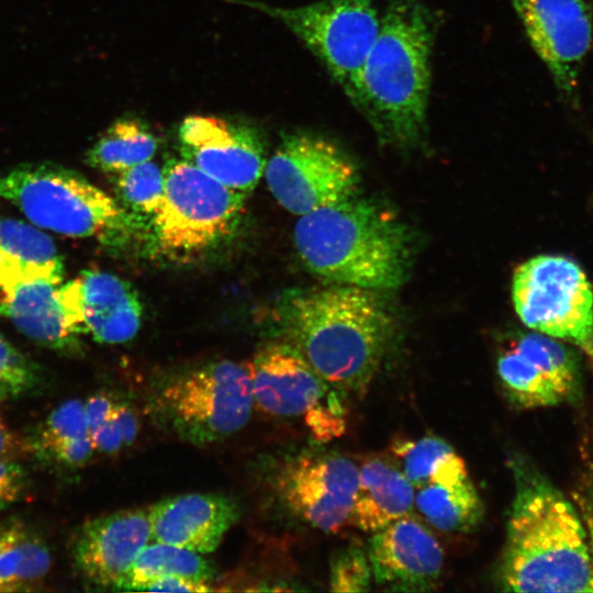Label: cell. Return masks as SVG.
<instances>
[{"instance_id": "cell-1", "label": "cell", "mask_w": 593, "mask_h": 593, "mask_svg": "<svg viewBox=\"0 0 593 593\" xmlns=\"http://www.w3.org/2000/svg\"><path fill=\"white\" fill-rule=\"evenodd\" d=\"M514 495L497 584L510 592H588L592 562L577 507L533 463L508 460Z\"/></svg>"}, {"instance_id": "cell-2", "label": "cell", "mask_w": 593, "mask_h": 593, "mask_svg": "<svg viewBox=\"0 0 593 593\" xmlns=\"http://www.w3.org/2000/svg\"><path fill=\"white\" fill-rule=\"evenodd\" d=\"M434 23L419 0H385L378 37L345 91L383 145H421L427 131Z\"/></svg>"}, {"instance_id": "cell-3", "label": "cell", "mask_w": 593, "mask_h": 593, "mask_svg": "<svg viewBox=\"0 0 593 593\" xmlns=\"http://www.w3.org/2000/svg\"><path fill=\"white\" fill-rule=\"evenodd\" d=\"M290 345L332 387L363 395L393 333L376 291L335 286L292 295L284 306Z\"/></svg>"}, {"instance_id": "cell-4", "label": "cell", "mask_w": 593, "mask_h": 593, "mask_svg": "<svg viewBox=\"0 0 593 593\" xmlns=\"http://www.w3.org/2000/svg\"><path fill=\"white\" fill-rule=\"evenodd\" d=\"M293 240L302 261L315 275L372 291L402 286L412 262L406 225L357 194L301 215Z\"/></svg>"}, {"instance_id": "cell-5", "label": "cell", "mask_w": 593, "mask_h": 593, "mask_svg": "<svg viewBox=\"0 0 593 593\" xmlns=\"http://www.w3.org/2000/svg\"><path fill=\"white\" fill-rule=\"evenodd\" d=\"M0 199L35 226L116 244L128 227L120 202L75 170L53 163L24 164L0 172Z\"/></svg>"}, {"instance_id": "cell-6", "label": "cell", "mask_w": 593, "mask_h": 593, "mask_svg": "<svg viewBox=\"0 0 593 593\" xmlns=\"http://www.w3.org/2000/svg\"><path fill=\"white\" fill-rule=\"evenodd\" d=\"M164 195L152 216L157 246L165 253L192 254L212 247L237 226L247 194L234 190L186 159H170Z\"/></svg>"}, {"instance_id": "cell-7", "label": "cell", "mask_w": 593, "mask_h": 593, "mask_svg": "<svg viewBox=\"0 0 593 593\" xmlns=\"http://www.w3.org/2000/svg\"><path fill=\"white\" fill-rule=\"evenodd\" d=\"M512 300L521 321L567 340L593 358V291L582 268L560 255H538L519 265Z\"/></svg>"}, {"instance_id": "cell-8", "label": "cell", "mask_w": 593, "mask_h": 593, "mask_svg": "<svg viewBox=\"0 0 593 593\" xmlns=\"http://www.w3.org/2000/svg\"><path fill=\"white\" fill-rule=\"evenodd\" d=\"M284 24L323 64L344 92L371 51L381 25L373 0H322L295 8L256 0H227Z\"/></svg>"}, {"instance_id": "cell-9", "label": "cell", "mask_w": 593, "mask_h": 593, "mask_svg": "<svg viewBox=\"0 0 593 593\" xmlns=\"http://www.w3.org/2000/svg\"><path fill=\"white\" fill-rule=\"evenodd\" d=\"M160 402L176 433L199 446L242 429L254 405L249 361H216L184 374L163 392Z\"/></svg>"}, {"instance_id": "cell-10", "label": "cell", "mask_w": 593, "mask_h": 593, "mask_svg": "<svg viewBox=\"0 0 593 593\" xmlns=\"http://www.w3.org/2000/svg\"><path fill=\"white\" fill-rule=\"evenodd\" d=\"M264 172L276 201L300 216L358 193L353 161L334 143L309 133L283 135Z\"/></svg>"}, {"instance_id": "cell-11", "label": "cell", "mask_w": 593, "mask_h": 593, "mask_svg": "<svg viewBox=\"0 0 593 593\" xmlns=\"http://www.w3.org/2000/svg\"><path fill=\"white\" fill-rule=\"evenodd\" d=\"M254 403L275 416H304L317 437L343 427L334 405L324 404L331 384L290 344H271L249 361Z\"/></svg>"}, {"instance_id": "cell-12", "label": "cell", "mask_w": 593, "mask_h": 593, "mask_svg": "<svg viewBox=\"0 0 593 593\" xmlns=\"http://www.w3.org/2000/svg\"><path fill=\"white\" fill-rule=\"evenodd\" d=\"M359 468L339 454L307 451L291 457L276 477L288 507L314 528L337 533L350 521Z\"/></svg>"}, {"instance_id": "cell-13", "label": "cell", "mask_w": 593, "mask_h": 593, "mask_svg": "<svg viewBox=\"0 0 593 593\" xmlns=\"http://www.w3.org/2000/svg\"><path fill=\"white\" fill-rule=\"evenodd\" d=\"M64 267L26 264L0 255V316L26 337L56 351L79 349L59 299Z\"/></svg>"}, {"instance_id": "cell-14", "label": "cell", "mask_w": 593, "mask_h": 593, "mask_svg": "<svg viewBox=\"0 0 593 593\" xmlns=\"http://www.w3.org/2000/svg\"><path fill=\"white\" fill-rule=\"evenodd\" d=\"M528 41L566 100L575 94L593 44V10L586 0H510Z\"/></svg>"}, {"instance_id": "cell-15", "label": "cell", "mask_w": 593, "mask_h": 593, "mask_svg": "<svg viewBox=\"0 0 593 593\" xmlns=\"http://www.w3.org/2000/svg\"><path fill=\"white\" fill-rule=\"evenodd\" d=\"M180 152L219 182L248 194L260 180L265 145L259 131L213 115H190L178 130Z\"/></svg>"}, {"instance_id": "cell-16", "label": "cell", "mask_w": 593, "mask_h": 593, "mask_svg": "<svg viewBox=\"0 0 593 593\" xmlns=\"http://www.w3.org/2000/svg\"><path fill=\"white\" fill-rule=\"evenodd\" d=\"M59 299L71 328L98 343L128 342L141 327L143 307L137 292L113 273L83 270L61 283Z\"/></svg>"}, {"instance_id": "cell-17", "label": "cell", "mask_w": 593, "mask_h": 593, "mask_svg": "<svg viewBox=\"0 0 593 593\" xmlns=\"http://www.w3.org/2000/svg\"><path fill=\"white\" fill-rule=\"evenodd\" d=\"M367 555L372 579L388 591H432L443 572L441 546L433 533L410 514L372 533Z\"/></svg>"}, {"instance_id": "cell-18", "label": "cell", "mask_w": 593, "mask_h": 593, "mask_svg": "<svg viewBox=\"0 0 593 593\" xmlns=\"http://www.w3.org/2000/svg\"><path fill=\"white\" fill-rule=\"evenodd\" d=\"M150 539L148 510H120L81 527L74 547L75 561L88 582L116 590Z\"/></svg>"}, {"instance_id": "cell-19", "label": "cell", "mask_w": 593, "mask_h": 593, "mask_svg": "<svg viewBox=\"0 0 593 593\" xmlns=\"http://www.w3.org/2000/svg\"><path fill=\"white\" fill-rule=\"evenodd\" d=\"M238 515L233 499L214 493L177 495L148 510L153 540L201 555L219 547Z\"/></svg>"}, {"instance_id": "cell-20", "label": "cell", "mask_w": 593, "mask_h": 593, "mask_svg": "<svg viewBox=\"0 0 593 593\" xmlns=\"http://www.w3.org/2000/svg\"><path fill=\"white\" fill-rule=\"evenodd\" d=\"M414 499L415 486L403 471L382 459H369L359 468L349 523L372 534L410 514Z\"/></svg>"}, {"instance_id": "cell-21", "label": "cell", "mask_w": 593, "mask_h": 593, "mask_svg": "<svg viewBox=\"0 0 593 593\" xmlns=\"http://www.w3.org/2000/svg\"><path fill=\"white\" fill-rule=\"evenodd\" d=\"M414 504L443 532L467 533L483 518V502L469 474L417 486Z\"/></svg>"}, {"instance_id": "cell-22", "label": "cell", "mask_w": 593, "mask_h": 593, "mask_svg": "<svg viewBox=\"0 0 593 593\" xmlns=\"http://www.w3.org/2000/svg\"><path fill=\"white\" fill-rule=\"evenodd\" d=\"M157 147L158 138L145 122L136 118H121L88 149L86 161L94 169L116 175L152 160Z\"/></svg>"}, {"instance_id": "cell-23", "label": "cell", "mask_w": 593, "mask_h": 593, "mask_svg": "<svg viewBox=\"0 0 593 593\" xmlns=\"http://www.w3.org/2000/svg\"><path fill=\"white\" fill-rule=\"evenodd\" d=\"M214 574L201 553L164 542L147 544L121 580L116 590H138L165 577H183L209 582Z\"/></svg>"}, {"instance_id": "cell-24", "label": "cell", "mask_w": 593, "mask_h": 593, "mask_svg": "<svg viewBox=\"0 0 593 593\" xmlns=\"http://www.w3.org/2000/svg\"><path fill=\"white\" fill-rule=\"evenodd\" d=\"M496 373L506 398L521 409L548 407L564 402L541 369L513 346L497 357Z\"/></svg>"}, {"instance_id": "cell-25", "label": "cell", "mask_w": 593, "mask_h": 593, "mask_svg": "<svg viewBox=\"0 0 593 593\" xmlns=\"http://www.w3.org/2000/svg\"><path fill=\"white\" fill-rule=\"evenodd\" d=\"M392 451L402 460L403 472L415 488L469 474L462 458L436 436L398 441Z\"/></svg>"}, {"instance_id": "cell-26", "label": "cell", "mask_w": 593, "mask_h": 593, "mask_svg": "<svg viewBox=\"0 0 593 593\" xmlns=\"http://www.w3.org/2000/svg\"><path fill=\"white\" fill-rule=\"evenodd\" d=\"M534 361L560 392L571 400L580 389V365L577 356L561 343L541 333H528L513 345Z\"/></svg>"}, {"instance_id": "cell-27", "label": "cell", "mask_w": 593, "mask_h": 593, "mask_svg": "<svg viewBox=\"0 0 593 593\" xmlns=\"http://www.w3.org/2000/svg\"><path fill=\"white\" fill-rule=\"evenodd\" d=\"M0 255L44 267H64L52 238L40 227L0 216Z\"/></svg>"}, {"instance_id": "cell-28", "label": "cell", "mask_w": 593, "mask_h": 593, "mask_svg": "<svg viewBox=\"0 0 593 593\" xmlns=\"http://www.w3.org/2000/svg\"><path fill=\"white\" fill-rule=\"evenodd\" d=\"M120 204L134 214L149 215L158 209L164 195V170L152 160L114 175Z\"/></svg>"}, {"instance_id": "cell-29", "label": "cell", "mask_w": 593, "mask_h": 593, "mask_svg": "<svg viewBox=\"0 0 593 593\" xmlns=\"http://www.w3.org/2000/svg\"><path fill=\"white\" fill-rule=\"evenodd\" d=\"M30 529L21 522L0 523V592L26 589L21 581L24 545Z\"/></svg>"}, {"instance_id": "cell-30", "label": "cell", "mask_w": 593, "mask_h": 593, "mask_svg": "<svg viewBox=\"0 0 593 593\" xmlns=\"http://www.w3.org/2000/svg\"><path fill=\"white\" fill-rule=\"evenodd\" d=\"M372 571L368 555L358 546L340 550L332 561L329 590L333 592H367Z\"/></svg>"}, {"instance_id": "cell-31", "label": "cell", "mask_w": 593, "mask_h": 593, "mask_svg": "<svg viewBox=\"0 0 593 593\" xmlns=\"http://www.w3.org/2000/svg\"><path fill=\"white\" fill-rule=\"evenodd\" d=\"M37 380L34 363L0 334V401L33 389Z\"/></svg>"}, {"instance_id": "cell-32", "label": "cell", "mask_w": 593, "mask_h": 593, "mask_svg": "<svg viewBox=\"0 0 593 593\" xmlns=\"http://www.w3.org/2000/svg\"><path fill=\"white\" fill-rule=\"evenodd\" d=\"M88 435L83 402L69 400L55 409L46 418L40 435L41 447L47 452L54 447Z\"/></svg>"}, {"instance_id": "cell-33", "label": "cell", "mask_w": 593, "mask_h": 593, "mask_svg": "<svg viewBox=\"0 0 593 593\" xmlns=\"http://www.w3.org/2000/svg\"><path fill=\"white\" fill-rule=\"evenodd\" d=\"M25 481L21 465L0 458V506L16 501L25 488Z\"/></svg>"}, {"instance_id": "cell-34", "label": "cell", "mask_w": 593, "mask_h": 593, "mask_svg": "<svg viewBox=\"0 0 593 593\" xmlns=\"http://www.w3.org/2000/svg\"><path fill=\"white\" fill-rule=\"evenodd\" d=\"M59 462L79 467L86 463L94 452L89 435L65 441L48 451Z\"/></svg>"}, {"instance_id": "cell-35", "label": "cell", "mask_w": 593, "mask_h": 593, "mask_svg": "<svg viewBox=\"0 0 593 593\" xmlns=\"http://www.w3.org/2000/svg\"><path fill=\"white\" fill-rule=\"evenodd\" d=\"M114 405V401L102 393L90 396L83 403L85 421L90 438L111 416Z\"/></svg>"}, {"instance_id": "cell-36", "label": "cell", "mask_w": 593, "mask_h": 593, "mask_svg": "<svg viewBox=\"0 0 593 593\" xmlns=\"http://www.w3.org/2000/svg\"><path fill=\"white\" fill-rule=\"evenodd\" d=\"M577 510L583 522L591 555L592 573L588 592H593V481L580 488L577 493Z\"/></svg>"}, {"instance_id": "cell-37", "label": "cell", "mask_w": 593, "mask_h": 593, "mask_svg": "<svg viewBox=\"0 0 593 593\" xmlns=\"http://www.w3.org/2000/svg\"><path fill=\"white\" fill-rule=\"evenodd\" d=\"M141 591L163 592H209V582L195 581L183 577H165L146 583Z\"/></svg>"}, {"instance_id": "cell-38", "label": "cell", "mask_w": 593, "mask_h": 593, "mask_svg": "<svg viewBox=\"0 0 593 593\" xmlns=\"http://www.w3.org/2000/svg\"><path fill=\"white\" fill-rule=\"evenodd\" d=\"M113 415L121 428L125 446L131 445L137 436L138 422L133 411L124 404H115Z\"/></svg>"}, {"instance_id": "cell-39", "label": "cell", "mask_w": 593, "mask_h": 593, "mask_svg": "<svg viewBox=\"0 0 593 593\" xmlns=\"http://www.w3.org/2000/svg\"><path fill=\"white\" fill-rule=\"evenodd\" d=\"M22 451L21 439L0 419V458L13 459Z\"/></svg>"}]
</instances>
